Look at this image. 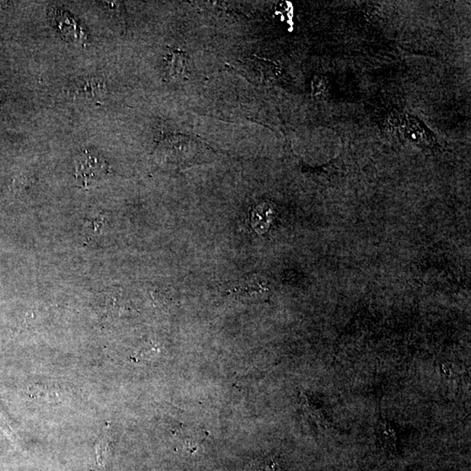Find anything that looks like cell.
<instances>
[{
	"mask_svg": "<svg viewBox=\"0 0 471 471\" xmlns=\"http://www.w3.org/2000/svg\"><path fill=\"white\" fill-rule=\"evenodd\" d=\"M159 150L169 165L186 169L208 162L210 147L197 137L186 134H173L160 143Z\"/></svg>",
	"mask_w": 471,
	"mask_h": 471,
	"instance_id": "cell-1",
	"label": "cell"
},
{
	"mask_svg": "<svg viewBox=\"0 0 471 471\" xmlns=\"http://www.w3.org/2000/svg\"><path fill=\"white\" fill-rule=\"evenodd\" d=\"M76 178L83 187L90 188L100 182L108 174V167L104 160L86 152L75 161Z\"/></svg>",
	"mask_w": 471,
	"mask_h": 471,
	"instance_id": "cell-2",
	"label": "cell"
},
{
	"mask_svg": "<svg viewBox=\"0 0 471 471\" xmlns=\"http://www.w3.org/2000/svg\"><path fill=\"white\" fill-rule=\"evenodd\" d=\"M163 71L168 82H185L190 75V59L188 54L184 51L171 49L165 57Z\"/></svg>",
	"mask_w": 471,
	"mask_h": 471,
	"instance_id": "cell-3",
	"label": "cell"
},
{
	"mask_svg": "<svg viewBox=\"0 0 471 471\" xmlns=\"http://www.w3.org/2000/svg\"><path fill=\"white\" fill-rule=\"evenodd\" d=\"M72 90L75 98L92 104H101L108 95L107 85L100 78L81 80L75 83Z\"/></svg>",
	"mask_w": 471,
	"mask_h": 471,
	"instance_id": "cell-4",
	"label": "cell"
},
{
	"mask_svg": "<svg viewBox=\"0 0 471 471\" xmlns=\"http://www.w3.org/2000/svg\"><path fill=\"white\" fill-rule=\"evenodd\" d=\"M265 280L258 277H250L241 278V280L234 284V287L230 293L234 294L238 299L243 300H258L265 296Z\"/></svg>",
	"mask_w": 471,
	"mask_h": 471,
	"instance_id": "cell-5",
	"label": "cell"
},
{
	"mask_svg": "<svg viewBox=\"0 0 471 471\" xmlns=\"http://www.w3.org/2000/svg\"><path fill=\"white\" fill-rule=\"evenodd\" d=\"M245 471H280V470L276 460L272 458H265L262 460L253 461L246 468Z\"/></svg>",
	"mask_w": 471,
	"mask_h": 471,
	"instance_id": "cell-6",
	"label": "cell"
}]
</instances>
